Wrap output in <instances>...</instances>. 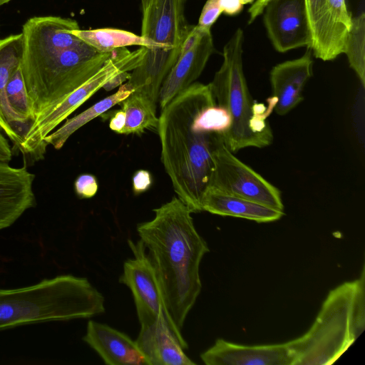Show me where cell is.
<instances>
[{"mask_svg":"<svg viewBox=\"0 0 365 365\" xmlns=\"http://www.w3.org/2000/svg\"><path fill=\"white\" fill-rule=\"evenodd\" d=\"M82 339L107 365H150L135 341L108 324L89 320Z\"/></svg>","mask_w":365,"mask_h":365,"instance_id":"cell-16","label":"cell"},{"mask_svg":"<svg viewBox=\"0 0 365 365\" xmlns=\"http://www.w3.org/2000/svg\"><path fill=\"white\" fill-rule=\"evenodd\" d=\"M304 5L312 34V53L317 58L331 61L327 0H304Z\"/></svg>","mask_w":365,"mask_h":365,"instance_id":"cell-23","label":"cell"},{"mask_svg":"<svg viewBox=\"0 0 365 365\" xmlns=\"http://www.w3.org/2000/svg\"><path fill=\"white\" fill-rule=\"evenodd\" d=\"M272 0H255L252 5L249 8V20L248 24H250L262 13L267 4Z\"/></svg>","mask_w":365,"mask_h":365,"instance_id":"cell-31","label":"cell"},{"mask_svg":"<svg viewBox=\"0 0 365 365\" xmlns=\"http://www.w3.org/2000/svg\"><path fill=\"white\" fill-rule=\"evenodd\" d=\"M13 156L11 146L6 135L0 129V162L8 163Z\"/></svg>","mask_w":365,"mask_h":365,"instance_id":"cell-30","label":"cell"},{"mask_svg":"<svg viewBox=\"0 0 365 365\" xmlns=\"http://www.w3.org/2000/svg\"><path fill=\"white\" fill-rule=\"evenodd\" d=\"M222 13L218 0H207L203 6L197 25L202 29L210 30L211 26Z\"/></svg>","mask_w":365,"mask_h":365,"instance_id":"cell-26","label":"cell"},{"mask_svg":"<svg viewBox=\"0 0 365 365\" xmlns=\"http://www.w3.org/2000/svg\"><path fill=\"white\" fill-rule=\"evenodd\" d=\"M364 268L361 277L331 290L315 322L303 336L288 341L294 365L331 364L365 327Z\"/></svg>","mask_w":365,"mask_h":365,"instance_id":"cell-5","label":"cell"},{"mask_svg":"<svg viewBox=\"0 0 365 365\" xmlns=\"http://www.w3.org/2000/svg\"><path fill=\"white\" fill-rule=\"evenodd\" d=\"M133 91L134 89L128 83L121 85L113 94L97 102L78 115L66 119L61 126L45 137L44 144L46 146L52 145L56 150H60L68 139L81 127L101 115L116 104L120 103Z\"/></svg>","mask_w":365,"mask_h":365,"instance_id":"cell-20","label":"cell"},{"mask_svg":"<svg viewBox=\"0 0 365 365\" xmlns=\"http://www.w3.org/2000/svg\"><path fill=\"white\" fill-rule=\"evenodd\" d=\"M201 206L202 211L212 214L244 218L257 222L276 221L284 215V211L225 193L212 187L206 188Z\"/></svg>","mask_w":365,"mask_h":365,"instance_id":"cell-18","label":"cell"},{"mask_svg":"<svg viewBox=\"0 0 365 365\" xmlns=\"http://www.w3.org/2000/svg\"><path fill=\"white\" fill-rule=\"evenodd\" d=\"M105 309L103 294L86 278L72 274L58 275L19 288H0V330L91 318Z\"/></svg>","mask_w":365,"mask_h":365,"instance_id":"cell-4","label":"cell"},{"mask_svg":"<svg viewBox=\"0 0 365 365\" xmlns=\"http://www.w3.org/2000/svg\"><path fill=\"white\" fill-rule=\"evenodd\" d=\"M71 32L84 43L99 52H112L130 46H140L152 48V43L142 36L134 33L110 28L72 30Z\"/></svg>","mask_w":365,"mask_h":365,"instance_id":"cell-21","label":"cell"},{"mask_svg":"<svg viewBox=\"0 0 365 365\" xmlns=\"http://www.w3.org/2000/svg\"><path fill=\"white\" fill-rule=\"evenodd\" d=\"M262 14L267 36L277 51L311 48L312 34L304 0H272Z\"/></svg>","mask_w":365,"mask_h":365,"instance_id":"cell-12","label":"cell"},{"mask_svg":"<svg viewBox=\"0 0 365 365\" xmlns=\"http://www.w3.org/2000/svg\"><path fill=\"white\" fill-rule=\"evenodd\" d=\"M206 365H294L295 358L288 342L247 346L223 339L200 354Z\"/></svg>","mask_w":365,"mask_h":365,"instance_id":"cell-13","label":"cell"},{"mask_svg":"<svg viewBox=\"0 0 365 365\" xmlns=\"http://www.w3.org/2000/svg\"><path fill=\"white\" fill-rule=\"evenodd\" d=\"M133 257L123 264L119 282L128 287L134 299L138 318L141 325H147L164 316L184 349L187 343L171 319L165 303L163 291L154 264L143 242L128 240Z\"/></svg>","mask_w":365,"mask_h":365,"instance_id":"cell-10","label":"cell"},{"mask_svg":"<svg viewBox=\"0 0 365 365\" xmlns=\"http://www.w3.org/2000/svg\"><path fill=\"white\" fill-rule=\"evenodd\" d=\"M98 188L96 178L91 174L79 175L74 182L76 193L81 198H91L97 192Z\"/></svg>","mask_w":365,"mask_h":365,"instance_id":"cell-27","label":"cell"},{"mask_svg":"<svg viewBox=\"0 0 365 365\" xmlns=\"http://www.w3.org/2000/svg\"><path fill=\"white\" fill-rule=\"evenodd\" d=\"M349 66L355 72L363 87L365 86V14L351 18L344 51Z\"/></svg>","mask_w":365,"mask_h":365,"instance_id":"cell-25","label":"cell"},{"mask_svg":"<svg viewBox=\"0 0 365 365\" xmlns=\"http://www.w3.org/2000/svg\"><path fill=\"white\" fill-rule=\"evenodd\" d=\"M11 0H0V6L9 3Z\"/></svg>","mask_w":365,"mask_h":365,"instance_id":"cell-36","label":"cell"},{"mask_svg":"<svg viewBox=\"0 0 365 365\" xmlns=\"http://www.w3.org/2000/svg\"><path fill=\"white\" fill-rule=\"evenodd\" d=\"M329 21V43L331 61L344 53L351 18L345 0H327Z\"/></svg>","mask_w":365,"mask_h":365,"instance_id":"cell-24","label":"cell"},{"mask_svg":"<svg viewBox=\"0 0 365 365\" xmlns=\"http://www.w3.org/2000/svg\"><path fill=\"white\" fill-rule=\"evenodd\" d=\"M136 230L156 269L168 312L181 331L202 289L200 264L209 252L190 208L178 197L153 210Z\"/></svg>","mask_w":365,"mask_h":365,"instance_id":"cell-3","label":"cell"},{"mask_svg":"<svg viewBox=\"0 0 365 365\" xmlns=\"http://www.w3.org/2000/svg\"><path fill=\"white\" fill-rule=\"evenodd\" d=\"M145 47L133 51L120 48L113 51L103 66L85 83L76 89L51 109L36 118L25 133L20 148L23 154L33 160L43 158L47 146L46 136L53 131L73 111L97 92L113 76L134 70L141 63Z\"/></svg>","mask_w":365,"mask_h":365,"instance_id":"cell-8","label":"cell"},{"mask_svg":"<svg viewBox=\"0 0 365 365\" xmlns=\"http://www.w3.org/2000/svg\"><path fill=\"white\" fill-rule=\"evenodd\" d=\"M78 29L76 20L56 16H34L23 25L21 68L33 120L85 83L112 55L71 32Z\"/></svg>","mask_w":365,"mask_h":365,"instance_id":"cell-2","label":"cell"},{"mask_svg":"<svg viewBox=\"0 0 365 365\" xmlns=\"http://www.w3.org/2000/svg\"><path fill=\"white\" fill-rule=\"evenodd\" d=\"M135 341L150 365L195 364L185 354L164 316L151 324L141 325Z\"/></svg>","mask_w":365,"mask_h":365,"instance_id":"cell-17","label":"cell"},{"mask_svg":"<svg viewBox=\"0 0 365 365\" xmlns=\"http://www.w3.org/2000/svg\"><path fill=\"white\" fill-rule=\"evenodd\" d=\"M255 0H241L243 5L254 2Z\"/></svg>","mask_w":365,"mask_h":365,"instance_id":"cell-35","label":"cell"},{"mask_svg":"<svg viewBox=\"0 0 365 365\" xmlns=\"http://www.w3.org/2000/svg\"><path fill=\"white\" fill-rule=\"evenodd\" d=\"M152 184L150 173L145 170H139L133 177V189L135 194L143 192L149 189Z\"/></svg>","mask_w":365,"mask_h":365,"instance_id":"cell-28","label":"cell"},{"mask_svg":"<svg viewBox=\"0 0 365 365\" xmlns=\"http://www.w3.org/2000/svg\"><path fill=\"white\" fill-rule=\"evenodd\" d=\"M154 0H140L142 11L147 9Z\"/></svg>","mask_w":365,"mask_h":365,"instance_id":"cell-34","label":"cell"},{"mask_svg":"<svg viewBox=\"0 0 365 365\" xmlns=\"http://www.w3.org/2000/svg\"><path fill=\"white\" fill-rule=\"evenodd\" d=\"M156 103L147 96L133 91L120 104L125 122L120 134H142L146 128H157Z\"/></svg>","mask_w":365,"mask_h":365,"instance_id":"cell-22","label":"cell"},{"mask_svg":"<svg viewBox=\"0 0 365 365\" xmlns=\"http://www.w3.org/2000/svg\"><path fill=\"white\" fill-rule=\"evenodd\" d=\"M312 53L309 48L298 58L274 66L269 73L273 110L284 115L303 100L305 84L312 76Z\"/></svg>","mask_w":365,"mask_h":365,"instance_id":"cell-14","label":"cell"},{"mask_svg":"<svg viewBox=\"0 0 365 365\" xmlns=\"http://www.w3.org/2000/svg\"><path fill=\"white\" fill-rule=\"evenodd\" d=\"M187 0H154L143 11L141 35L150 41L140 64L128 83L134 91L158 101L160 87L181 53L192 27L185 10Z\"/></svg>","mask_w":365,"mask_h":365,"instance_id":"cell-7","label":"cell"},{"mask_svg":"<svg viewBox=\"0 0 365 365\" xmlns=\"http://www.w3.org/2000/svg\"><path fill=\"white\" fill-rule=\"evenodd\" d=\"M130 76V73L129 72H123L115 76H113L111 79H110L103 86L106 91H110L118 86L120 85L123 82L128 80Z\"/></svg>","mask_w":365,"mask_h":365,"instance_id":"cell-33","label":"cell"},{"mask_svg":"<svg viewBox=\"0 0 365 365\" xmlns=\"http://www.w3.org/2000/svg\"><path fill=\"white\" fill-rule=\"evenodd\" d=\"M22 53L21 33L0 40V129L19 149L21 140L11 121L6 100V87L13 73L21 65Z\"/></svg>","mask_w":365,"mask_h":365,"instance_id":"cell-19","label":"cell"},{"mask_svg":"<svg viewBox=\"0 0 365 365\" xmlns=\"http://www.w3.org/2000/svg\"><path fill=\"white\" fill-rule=\"evenodd\" d=\"M243 42V31L238 28L225 44L222 63L209 83L216 103L231 115V127L221 136L232 153L269 146L274 138L266 121L272 110L262 105L257 107L247 87L242 66Z\"/></svg>","mask_w":365,"mask_h":365,"instance_id":"cell-6","label":"cell"},{"mask_svg":"<svg viewBox=\"0 0 365 365\" xmlns=\"http://www.w3.org/2000/svg\"><path fill=\"white\" fill-rule=\"evenodd\" d=\"M218 2L222 13L230 16L239 14L244 6L241 0H218Z\"/></svg>","mask_w":365,"mask_h":365,"instance_id":"cell-29","label":"cell"},{"mask_svg":"<svg viewBox=\"0 0 365 365\" xmlns=\"http://www.w3.org/2000/svg\"><path fill=\"white\" fill-rule=\"evenodd\" d=\"M34 179L35 175L25 166L0 162V231L35 206Z\"/></svg>","mask_w":365,"mask_h":365,"instance_id":"cell-15","label":"cell"},{"mask_svg":"<svg viewBox=\"0 0 365 365\" xmlns=\"http://www.w3.org/2000/svg\"><path fill=\"white\" fill-rule=\"evenodd\" d=\"M231 123L210 84L195 82L161 108L157 125L161 160L178 197L192 212L202 211V198L214 166V142Z\"/></svg>","mask_w":365,"mask_h":365,"instance_id":"cell-1","label":"cell"},{"mask_svg":"<svg viewBox=\"0 0 365 365\" xmlns=\"http://www.w3.org/2000/svg\"><path fill=\"white\" fill-rule=\"evenodd\" d=\"M214 49L211 31L192 25L178 59L160 87L158 101L161 108L195 83Z\"/></svg>","mask_w":365,"mask_h":365,"instance_id":"cell-11","label":"cell"},{"mask_svg":"<svg viewBox=\"0 0 365 365\" xmlns=\"http://www.w3.org/2000/svg\"><path fill=\"white\" fill-rule=\"evenodd\" d=\"M125 122V116L124 111L121 109L119 110H117L114 115L112 117L110 123L109 127L110 128L118 133V134H120Z\"/></svg>","mask_w":365,"mask_h":365,"instance_id":"cell-32","label":"cell"},{"mask_svg":"<svg viewBox=\"0 0 365 365\" xmlns=\"http://www.w3.org/2000/svg\"><path fill=\"white\" fill-rule=\"evenodd\" d=\"M212 155L214 166L207 187L284 211L279 190L235 157L220 134Z\"/></svg>","mask_w":365,"mask_h":365,"instance_id":"cell-9","label":"cell"}]
</instances>
